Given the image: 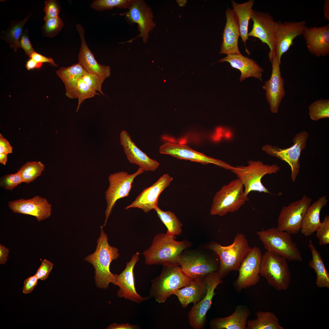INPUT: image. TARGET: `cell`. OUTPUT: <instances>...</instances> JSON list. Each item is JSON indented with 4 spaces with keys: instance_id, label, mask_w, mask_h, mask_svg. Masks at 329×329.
I'll use <instances>...</instances> for the list:
<instances>
[{
    "instance_id": "39",
    "label": "cell",
    "mask_w": 329,
    "mask_h": 329,
    "mask_svg": "<svg viewBox=\"0 0 329 329\" xmlns=\"http://www.w3.org/2000/svg\"><path fill=\"white\" fill-rule=\"evenodd\" d=\"M135 0H95L90 7L98 11L109 10L114 7L129 9Z\"/></svg>"
},
{
    "instance_id": "40",
    "label": "cell",
    "mask_w": 329,
    "mask_h": 329,
    "mask_svg": "<svg viewBox=\"0 0 329 329\" xmlns=\"http://www.w3.org/2000/svg\"><path fill=\"white\" fill-rule=\"evenodd\" d=\"M42 27L43 36L50 38L55 36L64 26L63 22L59 16L48 19L45 21Z\"/></svg>"
},
{
    "instance_id": "3",
    "label": "cell",
    "mask_w": 329,
    "mask_h": 329,
    "mask_svg": "<svg viewBox=\"0 0 329 329\" xmlns=\"http://www.w3.org/2000/svg\"><path fill=\"white\" fill-rule=\"evenodd\" d=\"M207 248L219 256V268L218 272L222 279L230 272L238 270L251 249L245 235L240 233L235 235L233 242L229 245L223 246L217 242H212Z\"/></svg>"
},
{
    "instance_id": "46",
    "label": "cell",
    "mask_w": 329,
    "mask_h": 329,
    "mask_svg": "<svg viewBox=\"0 0 329 329\" xmlns=\"http://www.w3.org/2000/svg\"><path fill=\"white\" fill-rule=\"evenodd\" d=\"M19 44L20 48L24 50L25 54L29 57L33 53L36 52L30 43L27 29L23 30L19 41Z\"/></svg>"
},
{
    "instance_id": "49",
    "label": "cell",
    "mask_w": 329,
    "mask_h": 329,
    "mask_svg": "<svg viewBox=\"0 0 329 329\" xmlns=\"http://www.w3.org/2000/svg\"><path fill=\"white\" fill-rule=\"evenodd\" d=\"M30 57L38 62L43 64L44 63H48L53 66H58V65L54 62L52 58L43 56L36 52L33 53Z\"/></svg>"
},
{
    "instance_id": "34",
    "label": "cell",
    "mask_w": 329,
    "mask_h": 329,
    "mask_svg": "<svg viewBox=\"0 0 329 329\" xmlns=\"http://www.w3.org/2000/svg\"><path fill=\"white\" fill-rule=\"evenodd\" d=\"M31 14V13H30L22 20L15 19L12 21L9 27L1 33L0 38L8 43L15 52L20 48L19 41L23 31V27Z\"/></svg>"
},
{
    "instance_id": "19",
    "label": "cell",
    "mask_w": 329,
    "mask_h": 329,
    "mask_svg": "<svg viewBox=\"0 0 329 329\" xmlns=\"http://www.w3.org/2000/svg\"><path fill=\"white\" fill-rule=\"evenodd\" d=\"M272 73L270 79L265 82L263 88L266 91V97L268 103L271 111L277 113L281 101L284 97V81L282 77L279 62L275 52L273 54L271 62Z\"/></svg>"
},
{
    "instance_id": "13",
    "label": "cell",
    "mask_w": 329,
    "mask_h": 329,
    "mask_svg": "<svg viewBox=\"0 0 329 329\" xmlns=\"http://www.w3.org/2000/svg\"><path fill=\"white\" fill-rule=\"evenodd\" d=\"M251 19L253 24L248 36L257 38L267 44L270 49L269 57L271 62L275 52V37L280 21H275L268 12L254 10Z\"/></svg>"
},
{
    "instance_id": "18",
    "label": "cell",
    "mask_w": 329,
    "mask_h": 329,
    "mask_svg": "<svg viewBox=\"0 0 329 329\" xmlns=\"http://www.w3.org/2000/svg\"><path fill=\"white\" fill-rule=\"evenodd\" d=\"M139 253L133 254L130 260L126 264L125 269L119 274H115V285L119 286L117 296L134 302L139 303L147 300L148 297H143L137 292L135 287L133 270L140 258Z\"/></svg>"
},
{
    "instance_id": "27",
    "label": "cell",
    "mask_w": 329,
    "mask_h": 329,
    "mask_svg": "<svg viewBox=\"0 0 329 329\" xmlns=\"http://www.w3.org/2000/svg\"><path fill=\"white\" fill-rule=\"evenodd\" d=\"M218 62L229 63L233 68L241 73L239 81L242 82L250 77L262 81V74L264 69L254 60L240 54L228 55L221 59Z\"/></svg>"
},
{
    "instance_id": "17",
    "label": "cell",
    "mask_w": 329,
    "mask_h": 329,
    "mask_svg": "<svg viewBox=\"0 0 329 329\" xmlns=\"http://www.w3.org/2000/svg\"><path fill=\"white\" fill-rule=\"evenodd\" d=\"M159 152L171 155L177 158L189 160L203 164H212L226 170H231L233 167L225 162L196 151L189 146L172 142H167L161 145Z\"/></svg>"
},
{
    "instance_id": "4",
    "label": "cell",
    "mask_w": 329,
    "mask_h": 329,
    "mask_svg": "<svg viewBox=\"0 0 329 329\" xmlns=\"http://www.w3.org/2000/svg\"><path fill=\"white\" fill-rule=\"evenodd\" d=\"M162 266L160 274L151 280L149 296L160 303L165 302L176 291L189 284L192 280L178 264Z\"/></svg>"
},
{
    "instance_id": "5",
    "label": "cell",
    "mask_w": 329,
    "mask_h": 329,
    "mask_svg": "<svg viewBox=\"0 0 329 329\" xmlns=\"http://www.w3.org/2000/svg\"><path fill=\"white\" fill-rule=\"evenodd\" d=\"M267 250L291 261H302V257L291 235L272 227L256 232Z\"/></svg>"
},
{
    "instance_id": "22",
    "label": "cell",
    "mask_w": 329,
    "mask_h": 329,
    "mask_svg": "<svg viewBox=\"0 0 329 329\" xmlns=\"http://www.w3.org/2000/svg\"><path fill=\"white\" fill-rule=\"evenodd\" d=\"M8 204L14 213L34 216L39 221L47 218L51 214V204L45 198L38 196L27 200L12 201Z\"/></svg>"
},
{
    "instance_id": "47",
    "label": "cell",
    "mask_w": 329,
    "mask_h": 329,
    "mask_svg": "<svg viewBox=\"0 0 329 329\" xmlns=\"http://www.w3.org/2000/svg\"><path fill=\"white\" fill-rule=\"evenodd\" d=\"M53 266V263L45 259L42 262L35 275L38 279L45 280L48 278Z\"/></svg>"
},
{
    "instance_id": "16",
    "label": "cell",
    "mask_w": 329,
    "mask_h": 329,
    "mask_svg": "<svg viewBox=\"0 0 329 329\" xmlns=\"http://www.w3.org/2000/svg\"><path fill=\"white\" fill-rule=\"evenodd\" d=\"M182 271L192 279L205 277L209 274L218 271L219 263L205 255L197 253L180 255L178 262Z\"/></svg>"
},
{
    "instance_id": "9",
    "label": "cell",
    "mask_w": 329,
    "mask_h": 329,
    "mask_svg": "<svg viewBox=\"0 0 329 329\" xmlns=\"http://www.w3.org/2000/svg\"><path fill=\"white\" fill-rule=\"evenodd\" d=\"M309 136L306 131L300 132L294 136L292 140L293 144L289 147L281 148L267 144L264 146L262 149L268 154L288 164L291 169V179L295 182L300 171L301 152L306 147Z\"/></svg>"
},
{
    "instance_id": "29",
    "label": "cell",
    "mask_w": 329,
    "mask_h": 329,
    "mask_svg": "<svg viewBox=\"0 0 329 329\" xmlns=\"http://www.w3.org/2000/svg\"><path fill=\"white\" fill-rule=\"evenodd\" d=\"M207 289L205 277L192 279L189 284L178 290L174 295L182 307L186 308L191 303L195 305L200 301L205 295Z\"/></svg>"
},
{
    "instance_id": "10",
    "label": "cell",
    "mask_w": 329,
    "mask_h": 329,
    "mask_svg": "<svg viewBox=\"0 0 329 329\" xmlns=\"http://www.w3.org/2000/svg\"><path fill=\"white\" fill-rule=\"evenodd\" d=\"M143 172L144 171L139 168L135 172L132 174L122 171L111 174L109 176V186L105 192L107 206L104 226L105 225L116 202L121 198L129 196L134 179Z\"/></svg>"
},
{
    "instance_id": "54",
    "label": "cell",
    "mask_w": 329,
    "mask_h": 329,
    "mask_svg": "<svg viewBox=\"0 0 329 329\" xmlns=\"http://www.w3.org/2000/svg\"><path fill=\"white\" fill-rule=\"evenodd\" d=\"M324 17L329 21V0H326L324 4Z\"/></svg>"
},
{
    "instance_id": "41",
    "label": "cell",
    "mask_w": 329,
    "mask_h": 329,
    "mask_svg": "<svg viewBox=\"0 0 329 329\" xmlns=\"http://www.w3.org/2000/svg\"><path fill=\"white\" fill-rule=\"evenodd\" d=\"M76 91L78 102L76 111H78L81 104L85 99L94 97L96 95H100L94 89L85 83L81 78L78 81Z\"/></svg>"
},
{
    "instance_id": "55",
    "label": "cell",
    "mask_w": 329,
    "mask_h": 329,
    "mask_svg": "<svg viewBox=\"0 0 329 329\" xmlns=\"http://www.w3.org/2000/svg\"><path fill=\"white\" fill-rule=\"evenodd\" d=\"M7 161V154H0V162L5 165Z\"/></svg>"
},
{
    "instance_id": "8",
    "label": "cell",
    "mask_w": 329,
    "mask_h": 329,
    "mask_svg": "<svg viewBox=\"0 0 329 329\" xmlns=\"http://www.w3.org/2000/svg\"><path fill=\"white\" fill-rule=\"evenodd\" d=\"M286 259L267 251L262 255L260 275L278 291L287 290L290 281V272Z\"/></svg>"
},
{
    "instance_id": "48",
    "label": "cell",
    "mask_w": 329,
    "mask_h": 329,
    "mask_svg": "<svg viewBox=\"0 0 329 329\" xmlns=\"http://www.w3.org/2000/svg\"><path fill=\"white\" fill-rule=\"evenodd\" d=\"M38 279L34 274L25 280L23 288V293L26 294L31 293L37 286Z\"/></svg>"
},
{
    "instance_id": "7",
    "label": "cell",
    "mask_w": 329,
    "mask_h": 329,
    "mask_svg": "<svg viewBox=\"0 0 329 329\" xmlns=\"http://www.w3.org/2000/svg\"><path fill=\"white\" fill-rule=\"evenodd\" d=\"M244 187L238 178L224 185L213 198L210 214L223 216L238 210L248 199L245 195Z\"/></svg>"
},
{
    "instance_id": "6",
    "label": "cell",
    "mask_w": 329,
    "mask_h": 329,
    "mask_svg": "<svg viewBox=\"0 0 329 329\" xmlns=\"http://www.w3.org/2000/svg\"><path fill=\"white\" fill-rule=\"evenodd\" d=\"M248 164L246 166H238L231 170L242 183L245 196L247 197L253 191L271 194L263 184L261 179L266 175L278 172L280 166L276 164H265L260 161H249Z\"/></svg>"
},
{
    "instance_id": "45",
    "label": "cell",
    "mask_w": 329,
    "mask_h": 329,
    "mask_svg": "<svg viewBox=\"0 0 329 329\" xmlns=\"http://www.w3.org/2000/svg\"><path fill=\"white\" fill-rule=\"evenodd\" d=\"M60 11V5L58 1L56 0L45 1L44 8L45 13L44 20L45 21L48 19L59 16Z\"/></svg>"
},
{
    "instance_id": "21",
    "label": "cell",
    "mask_w": 329,
    "mask_h": 329,
    "mask_svg": "<svg viewBox=\"0 0 329 329\" xmlns=\"http://www.w3.org/2000/svg\"><path fill=\"white\" fill-rule=\"evenodd\" d=\"M173 180L168 174L162 175L150 187L144 189L135 200L126 207V209L137 208L147 213L158 207V200L161 193L170 184Z\"/></svg>"
},
{
    "instance_id": "1",
    "label": "cell",
    "mask_w": 329,
    "mask_h": 329,
    "mask_svg": "<svg viewBox=\"0 0 329 329\" xmlns=\"http://www.w3.org/2000/svg\"><path fill=\"white\" fill-rule=\"evenodd\" d=\"M102 227L100 235L97 242L95 252L89 255L84 260L91 263L95 269L94 279L97 287L107 288L110 283L115 285V277L110 270L113 260L119 256L118 249L111 246L108 241V237Z\"/></svg>"
},
{
    "instance_id": "30",
    "label": "cell",
    "mask_w": 329,
    "mask_h": 329,
    "mask_svg": "<svg viewBox=\"0 0 329 329\" xmlns=\"http://www.w3.org/2000/svg\"><path fill=\"white\" fill-rule=\"evenodd\" d=\"M87 73L78 63L68 67H62L56 71L64 84L66 95L69 98H77L78 81Z\"/></svg>"
},
{
    "instance_id": "15",
    "label": "cell",
    "mask_w": 329,
    "mask_h": 329,
    "mask_svg": "<svg viewBox=\"0 0 329 329\" xmlns=\"http://www.w3.org/2000/svg\"><path fill=\"white\" fill-rule=\"evenodd\" d=\"M121 15L124 16L129 23H136L140 33L136 37L126 42L131 43L138 37L146 43L149 37V33L156 26L153 20L154 16L151 8L143 0H135L129 10Z\"/></svg>"
},
{
    "instance_id": "20",
    "label": "cell",
    "mask_w": 329,
    "mask_h": 329,
    "mask_svg": "<svg viewBox=\"0 0 329 329\" xmlns=\"http://www.w3.org/2000/svg\"><path fill=\"white\" fill-rule=\"evenodd\" d=\"M307 27L304 21L280 22L275 37V52L281 64L283 54L293 44L295 38L303 35Z\"/></svg>"
},
{
    "instance_id": "12",
    "label": "cell",
    "mask_w": 329,
    "mask_h": 329,
    "mask_svg": "<svg viewBox=\"0 0 329 329\" xmlns=\"http://www.w3.org/2000/svg\"><path fill=\"white\" fill-rule=\"evenodd\" d=\"M207 283V291L205 295L189 310L188 319L190 326L194 329H203L207 321L206 314L210 309L212 300L216 294L217 286L223 281L218 271L208 274L205 276Z\"/></svg>"
},
{
    "instance_id": "26",
    "label": "cell",
    "mask_w": 329,
    "mask_h": 329,
    "mask_svg": "<svg viewBox=\"0 0 329 329\" xmlns=\"http://www.w3.org/2000/svg\"><path fill=\"white\" fill-rule=\"evenodd\" d=\"M309 52L317 57L329 54V24L307 27L303 35Z\"/></svg>"
},
{
    "instance_id": "38",
    "label": "cell",
    "mask_w": 329,
    "mask_h": 329,
    "mask_svg": "<svg viewBox=\"0 0 329 329\" xmlns=\"http://www.w3.org/2000/svg\"><path fill=\"white\" fill-rule=\"evenodd\" d=\"M309 113L311 119L317 121L329 117V100L320 99L312 103L309 107Z\"/></svg>"
},
{
    "instance_id": "37",
    "label": "cell",
    "mask_w": 329,
    "mask_h": 329,
    "mask_svg": "<svg viewBox=\"0 0 329 329\" xmlns=\"http://www.w3.org/2000/svg\"><path fill=\"white\" fill-rule=\"evenodd\" d=\"M45 168L41 161H31L27 162L19 170L23 182L29 183L41 175Z\"/></svg>"
},
{
    "instance_id": "2",
    "label": "cell",
    "mask_w": 329,
    "mask_h": 329,
    "mask_svg": "<svg viewBox=\"0 0 329 329\" xmlns=\"http://www.w3.org/2000/svg\"><path fill=\"white\" fill-rule=\"evenodd\" d=\"M174 237L164 233L156 235L150 246L143 253L145 264L148 265H178L182 252L190 244L186 240L176 241Z\"/></svg>"
},
{
    "instance_id": "25",
    "label": "cell",
    "mask_w": 329,
    "mask_h": 329,
    "mask_svg": "<svg viewBox=\"0 0 329 329\" xmlns=\"http://www.w3.org/2000/svg\"><path fill=\"white\" fill-rule=\"evenodd\" d=\"M76 28L81 42L78 63L88 73L96 74L105 78L109 77L110 74V67L108 65L100 64L95 59L94 55L86 43L83 27L78 23L76 25Z\"/></svg>"
},
{
    "instance_id": "32",
    "label": "cell",
    "mask_w": 329,
    "mask_h": 329,
    "mask_svg": "<svg viewBox=\"0 0 329 329\" xmlns=\"http://www.w3.org/2000/svg\"><path fill=\"white\" fill-rule=\"evenodd\" d=\"M231 2L233 7L232 10L238 19L240 36L246 46V41L249 39L248 26L249 20L253 14V7L254 1L249 0L242 3H237L233 0H232Z\"/></svg>"
},
{
    "instance_id": "44",
    "label": "cell",
    "mask_w": 329,
    "mask_h": 329,
    "mask_svg": "<svg viewBox=\"0 0 329 329\" xmlns=\"http://www.w3.org/2000/svg\"><path fill=\"white\" fill-rule=\"evenodd\" d=\"M23 182L19 173L17 172L3 176L0 180V186L5 189L12 190L18 185Z\"/></svg>"
},
{
    "instance_id": "53",
    "label": "cell",
    "mask_w": 329,
    "mask_h": 329,
    "mask_svg": "<svg viewBox=\"0 0 329 329\" xmlns=\"http://www.w3.org/2000/svg\"><path fill=\"white\" fill-rule=\"evenodd\" d=\"M43 64V63L37 62L30 58L27 62L26 66L28 70H30L34 69H40L42 66Z\"/></svg>"
},
{
    "instance_id": "24",
    "label": "cell",
    "mask_w": 329,
    "mask_h": 329,
    "mask_svg": "<svg viewBox=\"0 0 329 329\" xmlns=\"http://www.w3.org/2000/svg\"><path fill=\"white\" fill-rule=\"evenodd\" d=\"M225 13L226 21L222 34L220 53L227 55L240 54L238 46L240 33L238 18L232 9L228 7Z\"/></svg>"
},
{
    "instance_id": "14",
    "label": "cell",
    "mask_w": 329,
    "mask_h": 329,
    "mask_svg": "<svg viewBox=\"0 0 329 329\" xmlns=\"http://www.w3.org/2000/svg\"><path fill=\"white\" fill-rule=\"evenodd\" d=\"M262 254L260 248L254 246L241 264L238 278L233 285L237 292L256 285L260 279V268Z\"/></svg>"
},
{
    "instance_id": "43",
    "label": "cell",
    "mask_w": 329,
    "mask_h": 329,
    "mask_svg": "<svg viewBox=\"0 0 329 329\" xmlns=\"http://www.w3.org/2000/svg\"><path fill=\"white\" fill-rule=\"evenodd\" d=\"M317 237L320 245H325L329 243V215H326L323 221L316 231Z\"/></svg>"
},
{
    "instance_id": "11",
    "label": "cell",
    "mask_w": 329,
    "mask_h": 329,
    "mask_svg": "<svg viewBox=\"0 0 329 329\" xmlns=\"http://www.w3.org/2000/svg\"><path fill=\"white\" fill-rule=\"evenodd\" d=\"M312 200L305 195L301 199L283 207L278 217L277 228L291 235L298 233Z\"/></svg>"
},
{
    "instance_id": "51",
    "label": "cell",
    "mask_w": 329,
    "mask_h": 329,
    "mask_svg": "<svg viewBox=\"0 0 329 329\" xmlns=\"http://www.w3.org/2000/svg\"><path fill=\"white\" fill-rule=\"evenodd\" d=\"M138 328L137 326L129 324H118L113 323L108 326V329H135Z\"/></svg>"
},
{
    "instance_id": "52",
    "label": "cell",
    "mask_w": 329,
    "mask_h": 329,
    "mask_svg": "<svg viewBox=\"0 0 329 329\" xmlns=\"http://www.w3.org/2000/svg\"><path fill=\"white\" fill-rule=\"evenodd\" d=\"M9 249L2 244L0 245V264H4L7 260Z\"/></svg>"
},
{
    "instance_id": "50",
    "label": "cell",
    "mask_w": 329,
    "mask_h": 329,
    "mask_svg": "<svg viewBox=\"0 0 329 329\" xmlns=\"http://www.w3.org/2000/svg\"><path fill=\"white\" fill-rule=\"evenodd\" d=\"M12 152V147L9 141L0 134V154H8Z\"/></svg>"
},
{
    "instance_id": "23",
    "label": "cell",
    "mask_w": 329,
    "mask_h": 329,
    "mask_svg": "<svg viewBox=\"0 0 329 329\" xmlns=\"http://www.w3.org/2000/svg\"><path fill=\"white\" fill-rule=\"evenodd\" d=\"M121 144L129 162L135 164L144 171H154L159 166L157 161L149 157L132 141L127 131H122L120 134Z\"/></svg>"
},
{
    "instance_id": "36",
    "label": "cell",
    "mask_w": 329,
    "mask_h": 329,
    "mask_svg": "<svg viewBox=\"0 0 329 329\" xmlns=\"http://www.w3.org/2000/svg\"><path fill=\"white\" fill-rule=\"evenodd\" d=\"M154 210L161 220L167 227V230L166 234L167 235L174 237L175 235H179L181 234L182 224L173 212L169 211H163L158 207Z\"/></svg>"
},
{
    "instance_id": "33",
    "label": "cell",
    "mask_w": 329,
    "mask_h": 329,
    "mask_svg": "<svg viewBox=\"0 0 329 329\" xmlns=\"http://www.w3.org/2000/svg\"><path fill=\"white\" fill-rule=\"evenodd\" d=\"M308 246L312 256L308 265L316 273V285L319 288L326 287L329 289V273L325 267L321 255L311 240L309 241Z\"/></svg>"
},
{
    "instance_id": "35",
    "label": "cell",
    "mask_w": 329,
    "mask_h": 329,
    "mask_svg": "<svg viewBox=\"0 0 329 329\" xmlns=\"http://www.w3.org/2000/svg\"><path fill=\"white\" fill-rule=\"evenodd\" d=\"M256 318L247 320L246 329H284L279 324L278 318L270 311H259Z\"/></svg>"
},
{
    "instance_id": "31",
    "label": "cell",
    "mask_w": 329,
    "mask_h": 329,
    "mask_svg": "<svg viewBox=\"0 0 329 329\" xmlns=\"http://www.w3.org/2000/svg\"><path fill=\"white\" fill-rule=\"evenodd\" d=\"M328 201L326 196H324L310 205L304 216L300 229L304 235H311L319 227L321 223L320 220V211Z\"/></svg>"
},
{
    "instance_id": "28",
    "label": "cell",
    "mask_w": 329,
    "mask_h": 329,
    "mask_svg": "<svg viewBox=\"0 0 329 329\" xmlns=\"http://www.w3.org/2000/svg\"><path fill=\"white\" fill-rule=\"evenodd\" d=\"M250 314L247 306L238 305L231 315L212 319L209 327L211 329H246L247 320Z\"/></svg>"
},
{
    "instance_id": "42",
    "label": "cell",
    "mask_w": 329,
    "mask_h": 329,
    "mask_svg": "<svg viewBox=\"0 0 329 329\" xmlns=\"http://www.w3.org/2000/svg\"><path fill=\"white\" fill-rule=\"evenodd\" d=\"M83 81L89 86L104 95L102 91V85L105 78L93 73H87L82 77Z\"/></svg>"
}]
</instances>
